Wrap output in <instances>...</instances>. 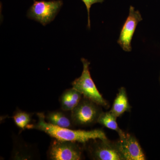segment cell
Instances as JSON below:
<instances>
[{
  "label": "cell",
  "instance_id": "7",
  "mask_svg": "<svg viewBox=\"0 0 160 160\" xmlns=\"http://www.w3.org/2000/svg\"><path fill=\"white\" fill-rule=\"evenodd\" d=\"M142 20V18L138 10H135L134 7L130 6L129 14L125 21L118 39V43L124 51L132 50L131 42L139 22Z\"/></svg>",
  "mask_w": 160,
  "mask_h": 160
},
{
  "label": "cell",
  "instance_id": "8",
  "mask_svg": "<svg viewBox=\"0 0 160 160\" xmlns=\"http://www.w3.org/2000/svg\"><path fill=\"white\" fill-rule=\"evenodd\" d=\"M120 152L124 160H145L146 156L135 137L126 133L117 142Z\"/></svg>",
  "mask_w": 160,
  "mask_h": 160
},
{
  "label": "cell",
  "instance_id": "3",
  "mask_svg": "<svg viewBox=\"0 0 160 160\" xmlns=\"http://www.w3.org/2000/svg\"><path fill=\"white\" fill-rule=\"evenodd\" d=\"M99 106L91 100L82 98L78 106L71 111V118L73 124L86 126L98 122L102 112Z\"/></svg>",
  "mask_w": 160,
  "mask_h": 160
},
{
  "label": "cell",
  "instance_id": "2",
  "mask_svg": "<svg viewBox=\"0 0 160 160\" xmlns=\"http://www.w3.org/2000/svg\"><path fill=\"white\" fill-rule=\"evenodd\" d=\"M81 61L83 66L82 72L81 76L72 83V87L81 92L84 97L91 100L99 106L108 108L109 106L108 102L100 93L92 78L89 68L90 62L84 58L81 59Z\"/></svg>",
  "mask_w": 160,
  "mask_h": 160
},
{
  "label": "cell",
  "instance_id": "15",
  "mask_svg": "<svg viewBox=\"0 0 160 160\" xmlns=\"http://www.w3.org/2000/svg\"></svg>",
  "mask_w": 160,
  "mask_h": 160
},
{
  "label": "cell",
  "instance_id": "11",
  "mask_svg": "<svg viewBox=\"0 0 160 160\" xmlns=\"http://www.w3.org/2000/svg\"><path fill=\"white\" fill-rule=\"evenodd\" d=\"M45 118L48 121V122L60 127L69 129L74 125L71 118L68 117L62 112H49Z\"/></svg>",
  "mask_w": 160,
  "mask_h": 160
},
{
  "label": "cell",
  "instance_id": "1",
  "mask_svg": "<svg viewBox=\"0 0 160 160\" xmlns=\"http://www.w3.org/2000/svg\"><path fill=\"white\" fill-rule=\"evenodd\" d=\"M38 121L35 125H29L28 128L38 129L44 132L55 139L62 141H69L85 143L91 140L107 139L106 133L101 129L90 131L72 130L52 125L46 121L44 113H37Z\"/></svg>",
  "mask_w": 160,
  "mask_h": 160
},
{
  "label": "cell",
  "instance_id": "16",
  "mask_svg": "<svg viewBox=\"0 0 160 160\" xmlns=\"http://www.w3.org/2000/svg\"><path fill=\"white\" fill-rule=\"evenodd\" d=\"M35 1V0H34V1Z\"/></svg>",
  "mask_w": 160,
  "mask_h": 160
},
{
  "label": "cell",
  "instance_id": "9",
  "mask_svg": "<svg viewBox=\"0 0 160 160\" xmlns=\"http://www.w3.org/2000/svg\"><path fill=\"white\" fill-rule=\"evenodd\" d=\"M126 89L122 87L119 89L118 92L115 99L110 111L117 118L121 116L126 112L131 111Z\"/></svg>",
  "mask_w": 160,
  "mask_h": 160
},
{
  "label": "cell",
  "instance_id": "5",
  "mask_svg": "<svg viewBox=\"0 0 160 160\" xmlns=\"http://www.w3.org/2000/svg\"><path fill=\"white\" fill-rule=\"evenodd\" d=\"M48 156L52 160H79L82 150L76 142L56 139L50 145Z\"/></svg>",
  "mask_w": 160,
  "mask_h": 160
},
{
  "label": "cell",
  "instance_id": "6",
  "mask_svg": "<svg viewBox=\"0 0 160 160\" xmlns=\"http://www.w3.org/2000/svg\"><path fill=\"white\" fill-rule=\"evenodd\" d=\"M89 146V152L92 159L124 160L120 152L117 142L108 139H97Z\"/></svg>",
  "mask_w": 160,
  "mask_h": 160
},
{
  "label": "cell",
  "instance_id": "4",
  "mask_svg": "<svg viewBox=\"0 0 160 160\" xmlns=\"http://www.w3.org/2000/svg\"><path fill=\"white\" fill-rule=\"evenodd\" d=\"M63 5L62 0L36 1L28 11L27 16L43 26L53 21Z\"/></svg>",
  "mask_w": 160,
  "mask_h": 160
},
{
  "label": "cell",
  "instance_id": "12",
  "mask_svg": "<svg viewBox=\"0 0 160 160\" xmlns=\"http://www.w3.org/2000/svg\"><path fill=\"white\" fill-rule=\"evenodd\" d=\"M117 118L110 111L102 112L98 120V123L108 129L117 132L119 137L122 136L125 132L120 129L117 122Z\"/></svg>",
  "mask_w": 160,
  "mask_h": 160
},
{
  "label": "cell",
  "instance_id": "13",
  "mask_svg": "<svg viewBox=\"0 0 160 160\" xmlns=\"http://www.w3.org/2000/svg\"><path fill=\"white\" fill-rule=\"evenodd\" d=\"M13 118L16 126L22 129L28 128L31 121L30 114L23 111L18 112L13 117Z\"/></svg>",
  "mask_w": 160,
  "mask_h": 160
},
{
  "label": "cell",
  "instance_id": "10",
  "mask_svg": "<svg viewBox=\"0 0 160 160\" xmlns=\"http://www.w3.org/2000/svg\"><path fill=\"white\" fill-rule=\"evenodd\" d=\"M82 94L72 87L67 89L60 98V103L63 110L72 111L79 103Z\"/></svg>",
  "mask_w": 160,
  "mask_h": 160
},
{
  "label": "cell",
  "instance_id": "14",
  "mask_svg": "<svg viewBox=\"0 0 160 160\" xmlns=\"http://www.w3.org/2000/svg\"><path fill=\"white\" fill-rule=\"evenodd\" d=\"M82 1L86 5V9H87V12H88V25L87 26L89 29L90 28V26H91L89 12H90V9L92 6L95 3H102L104 2V0H82Z\"/></svg>",
  "mask_w": 160,
  "mask_h": 160
}]
</instances>
